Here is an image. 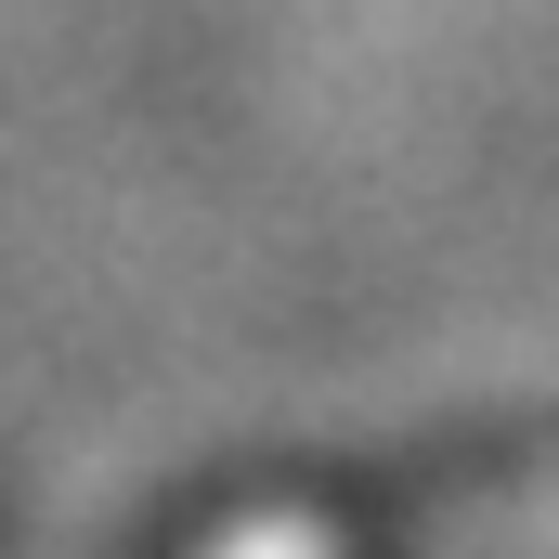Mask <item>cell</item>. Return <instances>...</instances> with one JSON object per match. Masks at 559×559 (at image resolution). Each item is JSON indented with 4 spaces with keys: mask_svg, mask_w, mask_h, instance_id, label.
Masks as SVG:
<instances>
[{
    "mask_svg": "<svg viewBox=\"0 0 559 559\" xmlns=\"http://www.w3.org/2000/svg\"><path fill=\"white\" fill-rule=\"evenodd\" d=\"M495 534H559V442L547 455H495L455 481H404L365 508H274L209 559H391V547H495Z\"/></svg>",
    "mask_w": 559,
    "mask_h": 559,
    "instance_id": "obj_1",
    "label": "cell"
}]
</instances>
